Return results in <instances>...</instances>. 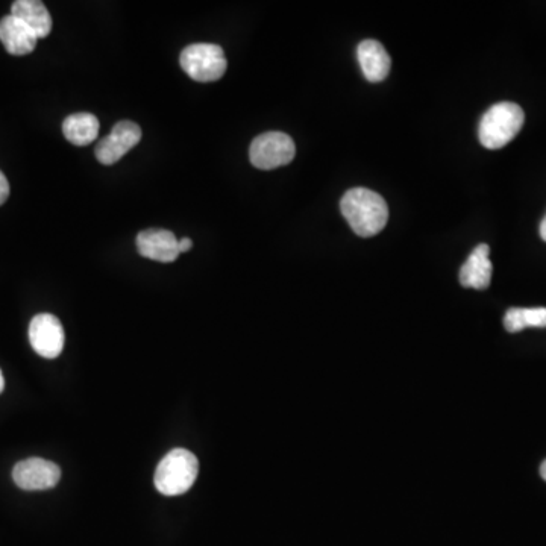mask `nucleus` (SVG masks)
<instances>
[{
  "mask_svg": "<svg viewBox=\"0 0 546 546\" xmlns=\"http://www.w3.org/2000/svg\"><path fill=\"white\" fill-rule=\"evenodd\" d=\"M340 210L360 237L377 236L389 220V207L383 196L363 187L348 190L340 202Z\"/></svg>",
  "mask_w": 546,
  "mask_h": 546,
  "instance_id": "f257e3e1",
  "label": "nucleus"
},
{
  "mask_svg": "<svg viewBox=\"0 0 546 546\" xmlns=\"http://www.w3.org/2000/svg\"><path fill=\"white\" fill-rule=\"evenodd\" d=\"M525 114L518 104L499 102L484 114L478 128L481 145L490 151H498L509 145L524 126Z\"/></svg>",
  "mask_w": 546,
  "mask_h": 546,
  "instance_id": "f03ea898",
  "label": "nucleus"
},
{
  "mask_svg": "<svg viewBox=\"0 0 546 546\" xmlns=\"http://www.w3.org/2000/svg\"><path fill=\"white\" fill-rule=\"evenodd\" d=\"M199 474V462L193 452L176 448L161 460L155 471L154 483L158 492L178 496L192 489Z\"/></svg>",
  "mask_w": 546,
  "mask_h": 546,
  "instance_id": "7ed1b4c3",
  "label": "nucleus"
},
{
  "mask_svg": "<svg viewBox=\"0 0 546 546\" xmlns=\"http://www.w3.org/2000/svg\"><path fill=\"white\" fill-rule=\"evenodd\" d=\"M179 64L182 70L198 82L219 81L225 75L226 63L225 52L217 44L196 43L187 46L181 52Z\"/></svg>",
  "mask_w": 546,
  "mask_h": 546,
  "instance_id": "20e7f679",
  "label": "nucleus"
},
{
  "mask_svg": "<svg viewBox=\"0 0 546 546\" xmlns=\"http://www.w3.org/2000/svg\"><path fill=\"white\" fill-rule=\"evenodd\" d=\"M296 155V146L290 135L272 131L258 135L251 143L249 158L252 166L261 170H272L292 163Z\"/></svg>",
  "mask_w": 546,
  "mask_h": 546,
  "instance_id": "39448f33",
  "label": "nucleus"
},
{
  "mask_svg": "<svg viewBox=\"0 0 546 546\" xmlns=\"http://www.w3.org/2000/svg\"><path fill=\"white\" fill-rule=\"evenodd\" d=\"M142 140V128L131 120L116 123L110 135L96 146L95 155L99 163L113 166L120 158L125 157L132 148Z\"/></svg>",
  "mask_w": 546,
  "mask_h": 546,
  "instance_id": "423d86ee",
  "label": "nucleus"
},
{
  "mask_svg": "<svg viewBox=\"0 0 546 546\" xmlns=\"http://www.w3.org/2000/svg\"><path fill=\"white\" fill-rule=\"evenodd\" d=\"M64 328L54 314H37L29 325V342L40 357L57 358L64 348Z\"/></svg>",
  "mask_w": 546,
  "mask_h": 546,
  "instance_id": "0eeeda50",
  "label": "nucleus"
},
{
  "mask_svg": "<svg viewBox=\"0 0 546 546\" xmlns=\"http://www.w3.org/2000/svg\"><path fill=\"white\" fill-rule=\"evenodd\" d=\"M61 469L49 460L32 459L17 463L13 469V480L20 489L48 490L60 483Z\"/></svg>",
  "mask_w": 546,
  "mask_h": 546,
  "instance_id": "6e6552de",
  "label": "nucleus"
},
{
  "mask_svg": "<svg viewBox=\"0 0 546 546\" xmlns=\"http://www.w3.org/2000/svg\"><path fill=\"white\" fill-rule=\"evenodd\" d=\"M137 249L143 257L160 263H173L179 255L178 239L175 234L157 228L142 231L137 236Z\"/></svg>",
  "mask_w": 546,
  "mask_h": 546,
  "instance_id": "1a4fd4ad",
  "label": "nucleus"
},
{
  "mask_svg": "<svg viewBox=\"0 0 546 546\" xmlns=\"http://www.w3.org/2000/svg\"><path fill=\"white\" fill-rule=\"evenodd\" d=\"M0 41L8 54L23 57L37 48L38 37L26 23L10 14L0 20Z\"/></svg>",
  "mask_w": 546,
  "mask_h": 546,
  "instance_id": "9d476101",
  "label": "nucleus"
},
{
  "mask_svg": "<svg viewBox=\"0 0 546 546\" xmlns=\"http://www.w3.org/2000/svg\"><path fill=\"white\" fill-rule=\"evenodd\" d=\"M489 245H478L460 269V283L466 289L486 290L492 281L493 267Z\"/></svg>",
  "mask_w": 546,
  "mask_h": 546,
  "instance_id": "9b49d317",
  "label": "nucleus"
},
{
  "mask_svg": "<svg viewBox=\"0 0 546 546\" xmlns=\"http://www.w3.org/2000/svg\"><path fill=\"white\" fill-rule=\"evenodd\" d=\"M357 58L368 81L381 82L389 76L392 60L380 41H361L358 44Z\"/></svg>",
  "mask_w": 546,
  "mask_h": 546,
  "instance_id": "f8f14e48",
  "label": "nucleus"
},
{
  "mask_svg": "<svg viewBox=\"0 0 546 546\" xmlns=\"http://www.w3.org/2000/svg\"><path fill=\"white\" fill-rule=\"evenodd\" d=\"M11 14L29 26L38 38L48 37L52 31V17L40 0H17Z\"/></svg>",
  "mask_w": 546,
  "mask_h": 546,
  "instance_id": "ddd939ff",
  "label": "nucleus"
},
{
  "mask_svg": "<svg viewBox=\"0 0 546 546\" xmlns=\"http://www.w3.org/2000/svg\"><path fill=\"white\" fill-rule=\"evenodd\" d=\"M64 137L75 146H87L95 142L99 134L98 117L90 113L72 114L63 123Z\"/></svg>",
  "mask_w": 546,
  "mask_h": 546,
  "instance_id": "4468645a",
  "label": "nucleus"
},
{
  "mask_svg": "<svg viewBox=\"0 0 546 546\" xmlns=\"http://www.w3.org/2000/svg\"><path fill=\"white\" fill-rule=\"evenodd\" d=\"M504 328L513 334L527 328H546V308H510L504 316Z\"/></svg>",
  "mask_w": 546,
  "mask_h": 546,
  "instance_id": "2eb2a0df",
  "label": "nucleus"
},
{
  "mask_svg": "<svg viewBox=\"0 0 546 546\" xmlns=\"http://www.w3.org/2000/svg\"><path fill=\"white\" fill-rule=\"evenodd\" d=\"M8 196H10V182H8L7 176L0 172V205L7 202Z\"/></svg>",
  "mask_w": 546,
  "mask_h": 546,
  "instance_id": "dca6fc26",
  "label": "nucleus"
},
{
  "mask_svg": "<svg viewBox=\"0 0 546 546\" xmlns=\"http://www.w3.org/2000/svg\"><path fill=\"white\" fill-rule=\"evenodd\" d=\"M179 254H184V252H189L193 248V240L189 237H184V239L178 240Z\"/></svg>",
  "mask_w": 546,
  "mask_h": 546,
  "instance_id": "f3484780",
  "label": "nucleus"
},
{
  "mask_svg": "<svg viewBox=\"0 0 546 546\" xmlns=\"http://www.w3.org/2000/svg\"><path fill=\"white\" fill-rule=\"evenodd\" d=\"M540 237H542L543 242H546V216L545 219L542 220V223H540Z\"/></svg>",
  "mask_w": 546,
  "mask_h": 546,
  "instance_id": "a211bd4d",
  "label": "nucleus"
},
{
  "mask_svg": "<svg viewBox=\"0 0 546 546\" xmlns=\"http://www.w3.org/2000/svg\"><path fill=\"white\" fill-rule=\"evenodd\" d=\"M540 477L546 481V460L540 465Z\"/></svg>",
  "mask_w": 546,
  "mask_h": 546,
  "instance_id": "6ab92c4d",
  "label": "nucleus"
},
{
  "mask_svg": "<svg viewBox=\"0 0 546 546\" xmlns=\"http://www.w3.org/2000/svg\"><path fill=\"white\" fill-rule=\"evenodd\" d=\"M4 389H5L4 375H2V371H0V393L4 392Z\"/></svg>",
  "mask_w": 546,
  "mask_h": 546,
  "instance_id": "aec40b11",
  "label": "nucleus"
}]
</instances>
